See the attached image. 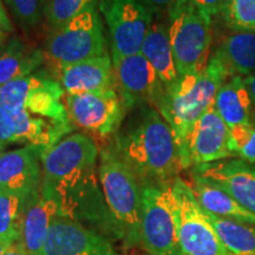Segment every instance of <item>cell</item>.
I'll use <instances>...</instances> for the list:
<instances>
[{"mask_svg": "<svg viewBox=\"0 0 255 255\" xmlns=\"http://www.w3.org/2000/svg\"><path fill=\"white\" fill-rule=\"evenodd\" d=\"M45 255H117L107 239L66 215L51 223Z\"/></svg>", "mask_w": 255, "mask_h": 255, "instance_id": "obj_17", "label": "cell"}, {"mask_svg": "<svg viewBox=\"0 0 255 255\" xmlns=\"http://www.w3.org/2000/svg\"><path fill=\"white\" fill-rule=\"evenodd\" d=\"M97 157L98 148L90 137L83 133L64 137L41 152L43 182L55 188L65 205L66 195L94 169Z\"/></svg>", "mask_w": 255, "mask_h": 255, "instance_id": "obj_7", "label": "cell"}, {"mask_svg": "<svg viewBox=\"0 0 255 255\" xmlns=\"http://www.w3.org/2000/svg\"><path fill=\"white\" fill-rule=\"evenodd\" d=\"M141 199V244L145 251L150 255H184L178 234L173 182H144Z\"/></svg>", "mask_w": 255, "mask_h": 255, "instance_id": "obj_4", "label": "cell"}, {"mask_svg": "<svg viewBox=\"0 0 255 255\" xmlns=\"http://www.w3.org/2000/svg\"><path fill=\"white\" fill-rule=\"evenodd\" d=\"M66 95L87 94L116 89L117 81L109 55L82 60L50 70Z\"/></svg>", "mask_w": 255, "mask_h": 255, "instance_id": "obj_18", "label": "cell"}, {"mask_svg": "<svg viewBox=\"0 0 255 255\" xmlns=\"http://www.w3.org/2000/svg\"><path fill=\"white\" fill-rule=\"evenodd\" d=\"M100 0H50L47 18L53 30L62 27L68 21L91 7H98Z\"/></svg>", "mask_w": 255, "mask_h": 255, "instance_id": "obj_27", "label": "cell"}, {"mask_svg": "<svg viewBox=\"0 0 255 255\" xmlns=\"http://www.w3.org/2000/svg\"><path fill=\"white\" fill-rule=\"evenodd\" d=\"M214 56L231 77L252 75L255 72V32H235L220 44Z\"/></svg>", "mask_w": 255, "mask_h": 255, "instance_id": "obj_22", "label": "cell"}, {"mask_svg": "<svg viewBox=\"0 0 255 255\" xmlns=\"http://www.w3.org/2000/svg\"><path fill=\"white\" fill-rule=\"evenodd\" d=\"M177 202L178 234L184 255H232L223 246L194 191L182 178L173 181Z\"/></svg>", "mask_w": 255, "mask_h": 255, "instance_id": "obj_10", "label": "cell"}, {"mask_svg": "<svg viewBox=\"0 0 255 255\" xmlns=\"http://www.w3.org/2000/svg\"><path fill=\"white\" fill-rule=\"evenodd\" d=\"M114 151L144 182L169 183L183 169L173 130L150 107L121 130Z\"/></svg>", "mask_w": 255, "mask_h": 255, "instance_id": "obj_1", "label": "cell"}, {"mask_svg": "<svg viewBox=\"0 0 255 255\" xmlns=\"http://www.w3.org/2000/svg\"><path fill=\"white\" fill-rule=\"evenodd\" d=\"M6 146V144L5 143H2V142H0V154H1L2 152V150H4V148Z\"/></svg>", "mask_w": 255, "mask_h": 255, "instance_id": "obj_38", "label": "cell"}, {"mask_svg": "<svg viewBox=\"0 0 255 255\" xmlns=\"http://www.w3.org/2000/svg\"><path fill=\"white\" fill-rule=\"evenodd\" d=\"M4 255H27V253L20 241H14L13 244H11V246L6 250Z\"/></svg>", "mask_w": 255, "mask_h": 255, "instance_id": "obj_35", "label": "cell"}, {"mask_svg": "<svg viewBox=\"0 0 255 255\" xmlns=\"http://www.w3.org/2000/svg\"><path fill=\"white\" fill-rule=\"evenodd\" d=\"M0 31L5 32V33L13 31V24H12L11 19L7 15L5 6L2 4V0H0Z\"/></svg>", "mask_w": 255, "mask_h": 255, "instance_id": "obj_33", "label": "cell"}, {"mask_svg": "<svg viewBox=\"0 0 255 255\" xmlns=\"http://www.w3.org/2000/svg\"><path fill=\"white\" fill-rule=\"evenodd\" d=\"M190 187L201 208L207 213L222 219L255 226V214L242 207L226 191L196 177H193V186Z\"/></svg>", "mask_w": 255, "mask_h": 255, "instance_id": "obj_21", "label": "cell"}, {"mask_svg": "<svg viewBox=\"0 0 255 255\" xmlns=\"http://www.w3.org/2000/svg\"><path fill=\"white\" fill-rule=\"evenodd\" d=\"M100 178L119 237L126 246L141 242L142 199L137 176L114 149L101 152Z\"/></svg>", "mask_w": 255, "mask_h": 255, "instance_id": "obj_3", "label": "cell"}, {"mask_svg": "<svg viewBox=\"0 0 255 255\" xmlns=\"http://www.w3.org/2000/svg\"><path fill=\"white\" fill-rule=\"evenodd\" d=\"M229 78L221 60L213 56L203 71L180 76L174 84L164 89L157 111L173 130L177 145L214 103L219 89Z\"/></svg>", "mask_w": 255, "mask_h": 255, "instance_id": "obj_2", "label": "cell"}, {"mask_svg": "<svg viewBox=\"0 0 255 255\" xmlns=\"http://www.w3.org/2000/svg\"><path fill=\"white\" fill-rule=\"evenodd\" d=\"M98 9L109 33L111 60L141 52L152 14L137 0H100Z\"/></svg>", "mask_w": 255, "mask_h": 255, "instance_id": "obj_9", "label": "cell"}, {"mask_svg": "<svg viewBox=\"0 0 255 255\" xmlns=\"http://www.w3.org/2000/svg\"><path fill=\"white\" fill-rule=\"evenodd\" d=\"M222 245L232 255H255V227L222 219L205 210Z\"/></svg>", "mask_w": 255, "mask_h": 255, "instance_id": "obj_24", "label": "cell"}, {"mask_svg": "<svg viewBox=\"0 0 255 255\" xmlns=\"http://www.w3.org/2000/svg\"><path fill=\"white\" fill-rule=\"evenodd\" d=\"M6 39H7V33H5V32L0 31V46H1L2 44L5 43Z\"/></svg>", "mask_w": 255, "mask_h": 255, "instance_id": "obj_37", "label": "cell"}, {"mask_svg": "<svg viewBox=\"0 0 255 255\" xmlns=\"http://www.w3.org/2000/svg\"><path fill=\"white\" fill-rule=\"evenodd\" d=\"M38 146L24 148L0 154V193L11 194L28 201L41 186L40 155Z\"/></svg>", "mask_w": 255, "mask_h": 255, "instance_id": "obj_16", "label": "cell"}, {"mask_svg": "<svg viewBox=\"0 0 255 255\" xmlns=\"http://www.w3.org/2000/svg\"><path fill=\"white\" fill-rule=\"evenodd\" d=\"M114 71L120 95L127 109L145 105L157 110L164 94V84L141 52L115 60Z\"/></svg>", "mask_w": 255, "mask_h": 255, "instance_id": "obj_13", "label": "cell"}, {"mask_svg": "<svg viewBox=\"0 0 255 255\" xmlns=\"http://www.w3.org/2000/svg\"><path fill=\"white\" fill-rule=\"evenodd\" d=\"M220 15L234 32H255V0H225Z\"/></svg>", "mask_w": 255, "mask_h": 255, "instance_id": "obj_26", "label": "cell"}, {"mask_svg": "<svg viewBox=\"0 0 255 255\" xmlns=\"http://www.w3.org/2000/svg\"><path fill=\"white\" fill-rule=\"evenodd\" d=\"M193 177L226 191L255 214V163L238 157L222 159L194 167Z\"/></svg>", "mask_w": 255, "mask_h": 255, "instance_id": "obj_14", "label": "cell"}, {"mask_svg": "<svg viewBox=\"0 0 255 255\" xmlns=\"http://www.w3.org/2000/svg\"><path fill=\"white\" fill-rule=\"evenodd\" d=\"M214 105L229 130L251 126L255 121L250 94L241 76H233L223 83L216 94Z\"/></svg>", "mask_w": 255, "mask_h": 255, "instance_id": "obj_19", "label": "cell"}, {"mask_svg": "<svg viewBox=\"0 0 255 255\" xmlns=\"http://www.w3.org/2000/svg\"><path fill=\"white\" fill-rule=\"evenodd\" d=\"M64 200L50 184L41 181L40 189L27 201L25 207L23 231L19 241L27 255H45L47 235L57 216L63 213Z\"/></svg>", "mask_w": 255, "mask_h": 255, "instance_id": "obj_15", "label": "cell"}, {"mask_svg": "<svg viewBox=\"0 0 255 255\" xmlns=\"http://www.w3.org/2000/svg\"><path fill=\"white\" fill-rule=\"evenodd\" d=\"M45 56L38 49H32L18 38L8 41L0 53V85L30 76L39 69Z\"/></svg>", "mask_w": 255, "mask_h": 255, "instance_id": "obj_23", "label": "cell"}, {"mask_svg": "<svg viewBox=\"0 0 255 255\" xmlns=\"http://www.w3.org/2000/svg\"><path fill=\"white\" fill-rule=\"evenodd\" d=\"M0 142L5 143L6 145L9 143H18L13 114L1 108H0Z\"/></svg>", "mask_w": 255, "mask_h": 255, "instance_id": "obj_31", "label": "cell"}, {"mask_svg": "<svg viewBox=\"0 0 255 255\" xmlns=\"http://www.w3.org/2000/svg\"><path fill=\"white\" fill-rule=\"evenodd\" d=\"M141 53L151 64L165 88L174 84L180 77L169 39L168 25L159 20L152 21L143 41Z\"/></svg>", "mask_w": 255, "mask_h": 255, "instance_id": "obj_20", "label": "cell"}, {"mask_svg": "<svg viewBox=\"0 0 255 255\" xmlns=\"http://www.w3.org/2000/svg\"><path fill=\"white\" fill-rule=\"evenodd\" d=\"M144 6L152 15H167L169 18L176 9L182 6L187 0H137Z\"/></svg>", "mask_w": 255, "mask_h": 255, "instance_id": "obj_30", "label": "cell"}, {"mask_svg": "<svg viewBox=\"0 0 255 255\" xmlns=\"http://www.w3.org/2000/svg\"><path fill=\"white\" fill-rule=\"evenodd\" d=\"M64 100L71 123L100 137L110 136L120 129L127 109L116 89L65 95Z\"/></svg>", "mask_w": 255, "mask_h": 255, "instance_id": "obj_12", "label": "cell"}, {"mask_svg": "<svg viewBox=\"0 0 255 255\" xmlns=\"http://www.w3.org/2000/svg\"><path fill=\"white\" fill-rule=\"evenodd\" d=\"M231 148L235 157L255 163V121L231 130Z\"/></svg>", "mask_w": 255, "mask_h": 255, "instance_id": "obj_28", "label": "cell"}, {"mask_svg": "<svg viewBox=\"0 0 255 255\" xmlns=\"http://www.w3.org/2000/svg\"><path fill=\"white\" fill-rule=\"evenodd\" d=\"M15 20L24 28L34 27L43 12V0H5Z\"/></svg>", "mask_w": 255, "mask_h": 255, "instance_id": "obj_29", "label": "cell"}, {"mask_svg": "<svg viewBox=\"0 0 255 255\" xmlns=\"http://www.w3.org/2000/svg\"><path fill=\"white\" fill-rule=\"evenodd\" d=\"M107 55L98 7H91L53 30L44 52L50 70Z\"/></svg>", "mask_w": 255, "mask_h": 255, "instance_id": "obj_5", "label": "cell"}, {"mask_svg": "<svg viewBox=\"0 0 255 255\" xmlns=\"http://www.w3.org/2000/svg\"><path fill=\"white\" fill-rule=\"evenodd\" d=\"M178 150L183 169L235 157L231 148V130L214 103L190 128Z\"/></svg>", "mask_w": 255, "mask_h": 255, "instance_id": "obj_11", "label": "cell"}, {"mask_svg": "<svg viewBox=\"0 0 255 255\" xmlns=\"http://www.w3.org/2000/svg\"><path fill=\"white\" fill-rule=\"evenodd\" d=\"M26 203L19 196L0 193V239L20 240Z\"/></svg>", "mask_w": 255, "mask_h": 255, "instance_id": "obj_25", "label": "cell"}, {"mask_svg": "<svg viewBox=\"0 0 255 255\" xmlns=\"http://www.w3.org/2000/svg\"><path fill=\"white\" fill-rule=\"evenodd\" d=\"M244 82L248 90V94H250L252 105H253V110L255 114V72L244 77Z\"/></svg>", "mask_w": 255, "mask_h": 255, "instance_id": "obj_34", "label": "cell"}, {"mask_svg": "<svg viewBox=\"0 0 255 255\" xmlns=\"http://www.w3.org/2000/svg\"><path fill=\"white\" fill-rule=\"evenodd\" d=\"M223 1L225 0H188L190 5H193L197 11L209 19L220 14Z\"/></svg>", "mask_w": 255, "mask_h": 255, "instance_id": "obj_32", "label": "cell"}, {"mask_svg": "<svg viewBox=\"0 0 255 255\" xmlns=\"http://www.w3.org/2000/svg\"><path fill=\"white\" fill-rule=\"evenodd\" d=\"M168 19L169 39L180 76L203 71L210 59L212 19L197 11L188 0Z\"/></svg>", "mask_w": 255, "mask_h": 255, "instance_id": "obj_8", "label": "cell"}, {"mask_svg": "<svg viewBox=\"0 0 255 255\" xmlns=\"http://www.w3.org/2000/svg\"><path fill=\"white\" fill-rule=\"evenodd\" d=\"M11 244H13V242L6 240V239H0V255H4L6 250L11 246Z\"/></svg>", "mask_w": 255, "mask_h": 255, "instance_id": "obj_36", "label": "cell"}, {"mask_svg": "<svg viewBox=\"0 0 255 255\" xmlns=\"http://www.w3.org/2000/svg\"><path fill=\"white\" fill-rule=\"evenodd\" d=\"M65 96L59 82L46 70L0 85V108L8 113L28 111L37 116L71 123L62 100Z\"/></svg>", "mask_w": 255, "mask_h": 255, "instance_id": "obj_6", "label": "cell"}]
</instances>
